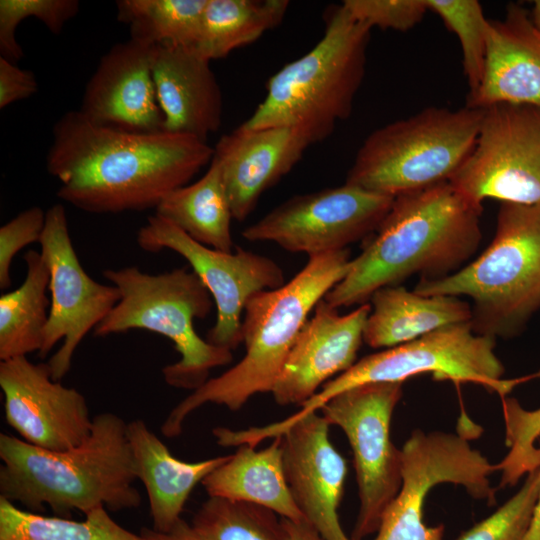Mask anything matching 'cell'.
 <instances>
[{"label": "cell", "instance_id": "cell-1", "mask_svg": "<svg viewBox=\"0 0 540 540\" xmlns=\"http://www.w3.org/2000/svg\"><path fill=\"white\" fill-rule=\"evenodd\" d=\"M213 154V147L191 135L117 129L71 110L53 126L46 167L60 182L62 201L88 213L118 214L155 209Z\"/></svg>", "mask_w": 540, "mask_h": 540}, {"label": "cell", "instance_id": "cell-2", "mask_svg": "<svg viewBox=\"0 0 540 540\" xmlns=\"http://www.w3.org/2000/svg\"><path fill=\"white\" fill-rule=\"evenodd\" d=\"M482 204L449 181L394 198L345 277L324 297L332 307L367 303L379 289L413 274L449 275L468 260L481 241Z\"/></svg>", "mask_w": 540, "mask_h": 540}, {"label": "cell", "instance_id": "cell-3", "mask_svg": "<svg viewBox=\"0 0 540 540\" xmlns=\"http://www.w3.org/2000/svg\"><path fill=\"white\" fill-rule=\"evenodd\" d=\"M0 459V496L33 512L48 506L68 517L74 510L84 515L100 507L121 511L142 502L127 423L115 413L94 416L89 437L63 451L1 433Z\"/></svg>", "mask_w": 540, "mask_h": 540}, {"label": "cell", "instance_id": "cell-4", "mask_svg": "<svg viewBox=\"0 0 540 540\" xmlns=\"http://www.w3.org/2000/svg\"><path fill=\"white\" fill-rule=\"evenodd\" d=\"M350 261L348 249L309 256L284 285L252 296L242 319L245 355L180 401L162 423V434L179 436L188 416L205 404L237 411L254 395L271 393L309 313L345 277Z\"/></svg>", "mask_w": 540, "mask_h": 540}, {"label": "cell", "instance_id": "cell-5", "mask_svg": "<svg viewBox=\"0 0 540 540\" xmlns=\"http://www.w3.org/2000/svg\"><path fill=\"white\" fill-rule=\"evenodd\" d=\"M371 30L342 4L334 7L321 39L268 80L265 98L242 125L297 128L313 143L326 139L351 115L365 76Z\"/></svg>", "mask_w": 540, "mask_h": 540}, {"label": "cell", "instance_id": "cell-6", "mask_svg": "<svg viewBox=\"0 0 540 540\" xmlns=\"http://www.w3.org/2000/svg\"><path fill=\"white\" fill-rule=\"evenodd\" d=\"M414 292L468 296L476 333L518 334L540 307V205L502 203L488 248L454 273L422 278Z\"/></svg>", "mask_w": 540, "mask_h": 540}, {"label": "cell", "instance_id": "cell-7", "mask_svg": "<svg viewBox=\"0 0 540 540\" xmlns=\"http://www.w3.org/2000/svg\"><path fill=\"white\" fill-rule=\"evenodd\" d=\"M103 276L121 297L94 335L143 329L167 337L180 355L178 361L162 368L169 386L194 391L209 379L212 369L232 361L231 350L201 338L194 329V320L206 318L214 301L193 271L182 267L150 274L126 266L105 269Z\"/></svg>", "mask_w": 540, "mask_h": 540}, {"label": "cell", "instance_id": "cell-8", "mask_svg": "<svg viewBox=\"0 0 540 540\" xmlns=\"http://www.w3.org/2000/svg\"><path fill=\"white\" fill-rule=\"evenodd\" d=\"M483 108L427 107L370 133L346 183L396 197L449 181L471 153Z\"/></svg>", "mask_w": 540, "mask_h": 540}, {"label": "cell", "instance_id": "cell-9", "mask_svg": "<svg viewBox=\"0 0 540 540\" xmlns=\"http://www.w3.org/2000/svg\"><path fill=\"white\" fill-rule=\"evenodd\" d=\"M494 347L495 338L476 333L470 323L446 326L356 361L285 420L292 422L318 412L330 399L350 388L368 383H403L423 373H432L437 380L479 384L503 398L529 377L502 380L504 367Z\"/></svg>", "mask_w": 540, "mask_h": 540}, {"label": "cell", "instance_id": "cell-10", "mask_svg": "<svg viewBox=\"0 0 540 540\" xmlns=\"http://www.w3.org/2000/svg\"><path fill=\"white\" fill-rule=\"evenodd\" d=\"M402 384L359 385L337 394L319 410L330 425L343 430L353 451L360 506L352 540L377 532L401 488V449L391 440L390 426Z\"/></svg>", "mask_w": 540, "mask_h": 540}, {"label": "cell", "instance_id": "cell-11", "mask_svg": "<svg viewBox=\"0 0 540 540\" xmlns=\"http://www.w3.org/2000/svg\"><path fill=\"white\" fill-rule=\"evenodd\" d=\"M402 484L385 510L374 540H443L444 526L424 523L428 492L440 483L463 486L476 499L495 501L489 477L498 471L463 434L414 430L401 448Z\"/></svg>", "mask_w": 540, "mask_h": 540}, {"label": "cell", "instance_id": "cell-12", "mask_svg": "<svg viewBox=\"0 0 540 540\" xmlns=\"http://www.w3.org/2000/svg\"><path fill=\"white\" fill-rule=\"evenodd\" d=\"M329 427L318 411L293 422L278 421L245 430L217 427L212 434L222 447H256L265 439L281 436L286 481L305 520L325 540H352L338 516L347 465L330 441Z\"/></svg>", "mask_w": 540, "mask_h": 540}, {"label": "cell", "instance_id": "cell-13", "mask_svg": "<svg viewBox=\"0 0 540 540\" xmlns=\"http://www.w3.org/2000/svg\"><path fill=\"white\" fill-rule=\"evenodd\" d=\"M483 109L476 143L449 182L481 204L540 205V107L498 103Z\"/></svg>", "mask_w": 540, "mask_h": 540}, {"label": "cell", "instance_id": "cell-14", "mask_svg": "<svg viewBox=\"0 0 540 540\" xmlns=\"http://www.w3.org/2000/svg\"><path fill=\"white\" fill-rule=\"evenodd\" d=\"M393 201L345 182L290 197L247 226L242 236L308 256L343 250L374 233Z\"/></svg>", "mask_w": 540, "mask_h": 540}, {"label": "cell", "instance_id": "cell-15", "mask_svg": "<svg viewBox=\"0 0 540 540\" xmlns=\"http://www.w3.org/2000/svg\"><path fill=\"white\" fill-rule=\"evenodd\" d=\"M136 240L145 251L169 249L187 260L217 310L206 340L231 351L242 343V317L248 300L286 283L282 268L273 259L242 248L224 252L205 246L155 214L139 228Z\"/></svg>", "mask_w": 540, "mask_h": 540}, {"label": "cell", "instance_id": "cell-16", "mask_svg": "<svg viewBox=\"0 0 540 540\" xmlns=\"http://www.w3.org/2000/svg\"><path fill=\"white\" fill-rule=\"evenodd\" d=\"M39 244L49 269L51 293L49 318L39 356L46 357L62 340L47 362L52 378L61 381L69 372L82 340L108 316L121 295L115 285L95 281L82 267L62 204H55L46 211Z\"/></svg>", "mask_w": 540, "mask_h": 540}, {"label": "cell", "instance_id": "cell-17", "mask_svg": "<svg viewBox=\"0 0 540 540\" xmlns=\"http://www.w3.org/2000/svg\"><path fill=\"white\" fill-rule=\"evenodd\" d=\"M0 388L5 420L25 442L63 451L89 437L93 418L85 397L54 380L47 363L28 357L1 361Z\"/></svg>", "mask_w": 540, "mask_h": 540}, {"label": "cell", "instance_id": "cell-18", "mask_svg": "<svg viewBox=\"0 0 540 540\" xmlns=\"http://www.w3.org/2000/svg\"><path fill=\"white\" fill-rule=\"evenodd\" d=\"M157 46L129 38L99 60L78 109L89 120L134 132L163 130L153 65Z\"/></svg>", "mask_w": 540, "mask_h": 540}, {"label": "cell", "instance_id": "cell-19", "mask_svg": "<svg viewBox=\"0 0 540 540\" xmlns=\"http://www.w3.org/2000/svg\"><path fill=\"white\" fill-rule=\"evenodd\" d=\"M370 311L371 305L367 302L340 315L324 298L319 301L274 385L271 393L275 402L282 406H300L334 376L353 366Z\"/></svg>", "mask_w": 540, "mask_h": 540}, {"label": "cell", "instance_id": "cell-20", "mask_svg": "<svg viewBox=\"0 0 540 540\" xmlns=\"http://www.w3.org/2000/svg\"><path fill=\"white\" fill-rule=\"evenodd\" d=\"M312 144L305 132L290 127L249 129L241 124L224 134L212 159L221 170L233 218L244 221Z\"/></svg>", "mask_w": 540, "mask_h": 540}, {"label": "cell", "instance_id": "cell-21", "mask_svg": "<svg viewBox=\"0 0 540 540\" xmlns=\"http://www.w3.org/2000/svg\"><path fill=\"white\" fill-rule=\"evenodd\" d=\"M498 103L540 107V31L530 13L509 3L503 19L489 20L485 71L466 106L486 108Z\"/></svg>", "mask_w": 540, "mask_h": 540}, {"label": "cell", "instance_id": "cell-22", "mask_svg": "<svg viewBox=\"0 0 540 540\" xmlns=\"http://www.w3.org/2000/svg\"><path fill=\"white\" fill-rule=\"evenodd\" d=\"M210 62L193 49L157 46L153 77L163 130L205 142L219 130L223 96Z\"/></svg>", "mask_w": 540, "mask_h": 540}, {"label": "cell", "instance_id": "cell-23", "mask_svg": "<svg viewBox=\"0 0 540 540\" xmlns=\"http://www.w3.org/2000/svg\"><path fill=\"white\" fill-rule=\"evenodd\" d=\"M127 435L137 478L148 496L153 529L159 532L170 531L182 519L193 489L230 458L225 455L197 462L179 460L142 419L127 423Z\"/></svg>", "mask_w": 540, "mask_h": 540}, {"label": "cell", "instance_id": "cell-24", "mask_svg": "<svg viewBox=\"0 0 540 540\" xmlns=\"http://www.w3.org/2000/svg\"><path fill=\"white\" fill-rule=\"evenodd\" d=\"M363 341L372 348L394 347L455 324L471 323V306L456 296H424L387 286L370 298Z\"/></svg>", "mask_w": 540, "mask_h": 540}, {"label": "cell", "instance_id": "cell-25", "mask_svg": "<svg viewBox=\"0 0 540 540\" xmlns=\"http://www.w3.org/2000/svg\"><path fill=\"white\" fill-rule=\"evenodd\" d=\"M201 484L209 497L253 503L293 521L305 519L286 481L281 436L261 450L246 444L237 446Z\"/></svg>", "mask_w": 540, "mask_h": 540}, {"label": "cell", "instance_id": "cell-26", "mask_svg": "<svg viewBox=\"0 0 540 540\" xmlns=\"http://www.w3.org/2000/svg\"><path fill=\"white\" fill-rule=\"evenodd\" d=\"M155 215L205 246L233 252L234 218L221 170L213 159L201 178L169 193L155 208Z\"/></svg>", "mask_w": 540, "mask_h": 540}, {"label": "cell", "instance_id": "cell-27", "mask_svg": "<svg viewBox=\"0 0 540 540\" xmlns=\"http://www.w3.org/2000/svg\"><path fill=\"white\" fill-rule=\"evenodd\" d=\"M23 258L24 281L0 297V361L39 353L49 318V269L41 253L33 249Z\"/></svg>", "mask_w": 540, "mask_h": 540}, {"label": "cell", "instance_id": "cell-28", "mask_svg": "<svg viewBox=\"0 0 540 540\" xmlns=\"http://www.w3.org/2000/svg\"><path fill=\"white\" fill-rule=\"evenodd\" d=\"M287 0H208L194 51L209 61L255 42L284 19Z\"/></svg>", "mask_w": 540, "mask_h": 540}, {"label": "cell", "instance_id": "cell-29", "mask_svg": "<svg viewBox=\"0 0 540 540\" xmlns=\"http://www.w3.org/2000/svg\"><path fill=\"white\" fill-rule=\"evenodd\" d=\"M208 0H118L117 20L130 38L156 46L194 49Z\"/></svg>", "mask_w": 540, "mask_h": 540}, {"label": "cell", "instance_id": "cell-30", "mask_svg": "<svg viewBox=\"0 0 540 540\" xmlns=\"http://www.w3.org/2000/svg\"><path fill=\"white\" fill-rule=\"evenodd\" d=\"M105 507L81 521L20 509L0 496V540H144L119 525Z\"/></svg>", "mask_w": 540, "mask_h": 540}, {"label": "cell", "instance_id": "cell-31", "mask_svg": "<svg viewBox=\"0 0 540 540\" xmlns=\"http://www.w3.org/2000/svg\"><path fill=\"white\" fill-rule=\"evenodd\" d=\"M191 526L200 540H288L283 518L274 511L221 497L203 502Z\"/></svg>", "mask_w": 540, "mask_h": 540}, {"label": "cell", "instance_id": "cell-32", "mask_svg": "<svg viewBox=\"0 0 540 540\" xmlns=\"http://www.w3.org/2000/svg\"><path fill=\"white\" fill-rule=\"evenodd\" d=\"M428 10L438 15L458 37L469 93L480 86L486 64L489 20L477 0H425Z\"/></svg>", "mask_w": 540, "mask_h": 540}, {"label": "cell", "instance_id": "cell-33", "mask_svg": "<svg viewBox=\"0 0 540 540\" xmlns=\"http://www.w3.org/2000/svg\"><path fill=\"white\" fill-rule=\"evenodd\" d=\"M531 377H540V372ZM505 424V444L508 453L498 465L501 472L499 487L513 486L519 479L540 467V408L524 409L514 398H502Z\"/></svg>", "mask_w": 540, "mask_h": 540}, {"label": "cell", "instance_id": "cell-34", "mask_svg": "<svg viewBox=\"0 0 540 540\" xmlns=\"http://www.w3.org/2000/svg\"><path fill=\"white\" fill-rule=\"evenodd\" d=\"M80 9L78 0H0V54L17 63L23 50L16 39V29L28 17L39 19L54 34Z\"/></svg>", "mask_w": 540, "mask_h": 540}, {"label": "cell", "instance_id": "cell-35", "mask_svg": "<svg viewBox=\"0 0 540 540\" xmlns=\"http://www.w3.org/2000/svg\"><path fill=\"white\" fill-rule=\"evenodd\" d=\"M540 488V468L528 473L520 490L493 514L456 540H523Z\"/></svg>", "mask_w": 540, "mask_h": 540}, {"label": "cell", "instance_id": "cell-36", "mask_svg": "<svg viewBox=\"0 0 540 540\" xmlns=\"http://www.w3.org/2000/svg\"><path fill=\"white\" fill-rule=\"evenodd\" d=\"M342 6L370 28L406 32L429 11L425 0H344Z\"/></svg>", "mask_w": 540, "mask_h": 540}, {"label": "cell", "instance_id": "cell-37", "mask_svg": "<svg viewBox=\"0 0 540 540\" xmlns=\"http://www.w3.org/2000/svg\"><path fill=\"white\" fill-rule=\"evenodd\" d=\"M46 222V211L32 206L18 213L0 227V288L11 285V265L17 253L40 242Z\"/></svg>", "mask_w": 540, "mask_h": 540}, {"label": "cell", "instance_id": "cell-38", "mask_svg": "<svg viewBox=\"0 0 540 540\" xmlns=\"http://www.w3.org/2000/svg\"><path fill=\"white\" fill-rule=\"evenodd\" d=\"M34 73L0 56V108L27 99L37 93Z\"/></svg>", "mask_w": 540, "mask_h": 540}, {"label": "cell", "instance_id": "cell-39", "mask_svg": "<svg viewBox=\"0 0 540 540\" xmlns=\"http://www.w3.org/2000/svg\"><path fill=\"white\" fill-rule=\"evenodd\" d=\"M140 535L144 540H200L192 526L183 519L179 520L168 532L143 528Z\"/></svg>", "mask_w": 540, "mask_h": 540}, {"label": "cell", "instance_id": "cell-40", "mask_svg": "<svg viewBox=\"0 0 540 540\" xmlns=\"http://www.w3.org/2000/svg\"><path fill=\"white\" fill-rule=\"evenodd\" d=\"M288 533V540H325L320 533L305 519L293 521L283 518Z\"/></svg>", "mask_w": 540, "mask_h": 540}, {"label": "cell", "instance_id": "cell-41", "mask_svg": "<svg viewBox=\"0 0 540 540\" xmlns=\"http://www.w3.org/2000/svg\"><path fill=\"white\" fill-rule=\"evenodd\" d=\"M523 540H540V488L532 519Z\"/></svg>", "mask_w": 540, "mask_h": 540}, {"label": "cell", "instance_id": "cell-42", "mask_svg": "<svg viewBox=\"0 0 540 540\" xmlns=\"http://www.w3.org/2000/svg\"><path fill=\"white\" fill-rule=\"evenodd\" d=\"M529 13L533 25L540 31V0L533 2L532 10Z\"/></svg>", "mask_w": 540, "mask_h": 540}]
</instances>
